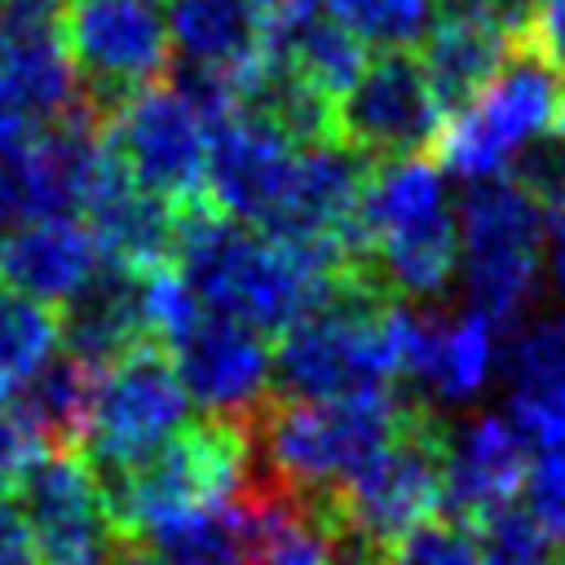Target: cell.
Wrapping results in <instances>:
<instances>
[{
    "mask_svg": "<svg viewBox=\"0 0 565 565\" xmlns=\"http://www.w3.org/2000/svg\"><path fill=\"white\" fill-rule=\"evenodd\" d=\"M172 269L203 313L243 322L260 335H282L358 265L331 247L287 243L194 203L181 212Z\"/></svg>",
    "mask_w": 565,
    "mask_h": 565,
    "instance_id": "1",
    "label": "cell"
},
{
    "mask_svg": "<svg viewBox=\"0 0 565 565\" xmlns=\"http://www.w3.org/2000/svg\"><path fill=\"white\" fill-rule=\"evenodd\" d=\"M393 300L362 274L349 269L322 305L291 322L274 349V393L287 402H344L393 393Z\"/></svg>",
    "mask_w": 565,
    "mask_h": 565,
    "instance_id": "2",
    "label": "cell"
},
{
    "mask_svg": "<svg viewBox=\"0 0 565 565\" xmlns=\"http://www.w3.org/2000/svg\"><path fill=\"white\" fill-rule=\"evenodd\" d=\"M411 402L397 393L344 402H269L252 424V463L265 481L331 503L344 481L393 437Z\"/></svg>",
    "mask_w": 565,
    "mask_h": 565,
    "instance_id": "3",
    "label": "cell"
},
{
    "mask_svg": "<svg viewBox=\"0 0 565 565\" xmlns=\"http://www.w3.org/2000/svg\"><path fill=\"white\" fill-rule=\"evenodd\" d=\"M256 463H252V437L243 424H185L172 441H163L141 463L102 477L110 521L119 534H154L194 516L230 512V503L247 490Z\"/></svg>",
    "mask_w": 565,
    "mask_h": 565,
    "instance_id": "4",
    "label": "cell"
},
{
    "mask_svg": "<svg viewBox=\"0 0 565 565\" xmlns=\"http://www.w3.org/2000/svg\"><path fill=\"white\" fill-rule=\"evenodd\" d=\"M455 216L463 309L494 331H516L539 296L547 212L512 177H490L468 185Z\"/></svg>",
    "mask_w": 565,
    "mask_h": 565,
    "instance_id": "5",
    "label": "cell"
},
{
    "mask_svg": "<svg viewBox=\"0 0 565 565\" xmlns=\"http://www.w3.org/2000/svg\"><path fill=\"white\" fill-rule=\"evenodd\" d=\"M556 110L561 71L521 40L490 75V84L446 119L437 137V163L446 168V177H459L468 185L508 177L512 163L556 128Z\"/></svg>",
    "mask_w": 565,
    "mask_h": 565,
    "instance_id": "6",
    "label": "cell"
},
{
    "mask_svg": "<svg viewBox=\"0 0 565 565\" xmlns=\"http://www.w3.org/2000/svg\"><path fill=\"white\" fill-rule=\"evenodd\" d=\"M441 415L406 406L393 437L331 499L335 525L362 552H388L441 508Z\"/></svg>",
    "mask_w": 565,
    "mask_h": 565,
    "instance_id": "7",
    "label": "cell"
},
{
    "mask_svg": "<svg viewBox=\"0 0 565 565\" xmlns=\"http://www.w3.org/2000/svg\"><path fill=\"white\" fill-rule=\"evenodd\" d=\"M185 419L190 397L177 380V366L159 344L146 340L97 371L79 450L97 477H110L172 441Z\"/></svg>",
    "mask_w": 565,
    "mask_h": 565,
    "instance_id": "8",
    "label": "cell"
},
{
    "mask_svg": "<svg viewBox=\"0 0 565 565\" xmlns=\"http://www.w3.org/2000/svg\"><path fill=\"white\" fill-rule=\"evenodd\" d=\"M393 366L397 380L411 384V402L450 419V411H468L499 375L503 349L499 331L472 309L441 313L437 305H402L388 309Z\"/></svg>",
    "mask_w": 565,
    "mask_h": 565,
    "instance_id": "9",
    "label": "cell"
},
{
    "mask_svg": "<svg viewBox=\"0 0 565 565\" xmlns=\"http://www.w3.org/2000/svg\"><path fill=\"white\" fill-rule=\"evenodd\" d=\"M106 146L115 163L146 185L150 194L168 199L172 207H194L203 199L207 181V119L194 110V102L168 79L146 84L115 102L102 115Z\"/></svg>",
    "mask_w": 565,
    "mask_h": 565,
    "instance_id": "10",
    "label": "cell"
},
{
    "mask_svg": "<svg viewBox=\"0 0 565 565\" xmlns=\"http://www.w3.org/2000/svg\"><path fill=\"white\" fill-rule=\"evenodd\" d=\"M57 31L84 102L102 115L172 66L159 0H62Z\"/></svg>",
    "mask_w": 565,
    "mask_h": 565,
    "instance_id": "11",
    "label": "cell"
},
{
    "mask_svg": "<svg viewBox=\"0 0 565 565\" xmlns=\"http://www.w3.org/2000/svg\"><path fill=\"white\" fill-rule=\"evenodd\" d=\"M441 128L446 110L411 53L366 57L353 88L335 102V137L366 163L424 154V146H437Z\"/></svg>",
    "mask_w": 565,
    "mask_h": 565,
    "instance_id": "12",
    "label": "cell"
},
{
    "mask_svg": "<svg viewBox=\"0 0 565 565\" xmlns=\"http://www.w3.org/2000/svg\"><path fill=\"white\" fill-rule=\"evenodd\" d=\"M296 150L300 146L278 124L247 106L216 115L207 124V207L238 225L274 234L296 177Z\"/></svg>",
    "mask_w": 565,
    "mask_h": 565,
    "instance_id": "13",
    "label": "cell"
},
{
    "mask_svg": "<svg viewBox=\"0 0 565 565\" xmlns=\"http://www.w3.org/2000/svg\"><path fill=\"white\" fill-rule=\"evenodd\" d=\"M18 499L40 565H102L119 539L102 477L79 450H49L18 486Z\"/></svg>",
    "mask_w": 565,
    "mask_h": 565,
    "instance_id": "14",
    "label": "cell"
},
{
    "mask_svg": "<svg viewBox=\"0 0 565 565\" xmlns=\"http://www.w3.org/2000/svg\"><path fill=\"white\" fill-rule=\"evenodd\" d=\"M177 380L190 397V406L203 411V419L221 424H252L274 393V349L269 335L203 313L177 344H172Z\"/></svg>",
    "mask_w": 565,
    "mask_h": 565,
    "instance_id": "15",
    "label": "cell"
},
{
    "mask_svg": "<svg viewBox=\"0 0 565 565\" xmlns=\"http://www.w3.org/2000/svg\"><path fill=\"white\" fill-rule=\"evenodd\" d=\"M530 441L508 411H463L441 424V508L481 525L516 503L530 472Z\"/></svg>",
    "mask_w": 565,
    "mask_h": 565,
    "instance_id": "16",
    "label": "cell"
},
{
    "mask_svg": "<svg viewBox=\"0 0 565 565\" xmlns=\"http://www.w3.org/2000/svg\"><path fill=\"white\" fill-rule=\"evenodd\" d=\"M230 521L247 547V565H344L353 552L331 503L300 499L260 472L230 503Z\"/></svg>",
    "mask_w": 565,
    "mask_h": 565,
    "instance_id": "17",
    "label": "cell"
},
{
    "mask_svg": "<svg viewBox=\"0 0 565 565\" xmlns=\"http://www.w3.org/2000/svg\"><path fill=\"white\" fill-rule=\"evenodd\" d=\"M79 221L88 225L102 265L115 269H159L172 265L177 252V230H181V207H172L168 199L150 194L146 185H137L110 154V163L102 168V177L93 181Z\"/></svg>",
    "mask_w": 565,
    "mask_h": 565,
    "instance_id": "18",
    "label": "cell"
},
{
    "mask_svg": "<svg viewBox=\"0 0 565 565\" xmlns=\"http://www.w3.org/2000/svg\"><path fill=\"white\" fill-rule=\"evenodd\" d=\"M102 269V252L79 216H26L0 234V282L35 305H71Z\"/></svg>",
    "mask_w": 565,
    "mask_h": 565,
    "instance_id": "19",
    "label": "cell"
},
{
    "mask_svg": "<svg viewBox=\"0 0 565 565\" xmlns=\"http://www.w3.org/2000/svg\"><path fill=\"white\" fill-rule=\"evenodd\" d=\"M508 415L525 433L530 450L565 433V313L525 318L503 349Z\"/></svg>",
    "mask_w": 565,
    "mask_h": 565,
    "instance_id": "20",
    "label": "cell"
},
{
    "mask_svg": "<svg viewBox=\"0 0 565 565\" xmlns=\"http://www.w3.org/2000/svg\"><path fill=\"white\" fill-rule=\"evenodd\" d=\"M0 102L35 124L88 106L57 26H0Z\"/></svg>",
    "mask_w": 565,
    "mask_h": 565,
    "instance_id": "21",
    "label": "cell"
},
{
    "mask_svg": "<svg viewBox=\"0 0 565 565\" xmlns=\"http://www.w3.org/2000/svg\"><path fill=\"white\" fill-rule=\"evenodd\" d=\"M62 344L88 366H110L128 349L146 344L141 327V274L102 265L97 278L66 305L62 313Z\"/></svg>",
    "mask_w": 565,
    "mask_h": 565,
    "instance_id": "22",
    "label": "cell"
},
{
    "mask_svg": "<svg viewBox=\"0 0 565 565\" xmlns=\"http://www.w3.org/2000/svg\"><path fill=\"white\" fill-rule=\"evenodd\" d=\"M512 44H521V40H512L486 22H472V18H437L433 22V31L419 40V66H424L446 119L490 84V75L503 66Z\"/></svg>",
    "mask_w": 565,
    "mask_h": 565,
    "instance_id": "23",
    "label": "cell"
},
{
    "mask_svg": "<svg viewBox=\"0 0 565 565\" xmlns=\"http://www.w3.org/2000/svg\"><path fill=\"white\" fill-rule=\"evenodd\" d=\"M93 384H97V366L79 362L75 353H57L13 402L35 424V433L44 437L49 450H79Z\"/></svg>",
    "mask_w": 565,
    "mask_h": 565,
    "instance_id": "24",
    "label": "cell"
},
{
    "mask_svg": "<svg viewBox=\"0 0 565 565\" xmlns=\"http://www.w3.org/2000/svg\"><path fill=\"white\" fill-rule=\"evenodd\" d=\"M62 349V318L49 305L0 296V402L18 397Z\"/></svg>",
    "mask_w": 565,
    "mask_h": 565,
    "instance_id": "25",
    "label": "cell"
},
{
    "mask_svg": "<svg viewBox=\"0 0 565 565\" xmlns=\"http://www.w3.org/2000/svg\"><path fill=\"white\" fill-rule=\"evenodd\" d=\"M274 49H278V57H282L309 88H318L331 106L353 88V79H358L362 66H366V49H362L340 22H331V18L305 22L300 31H291L287 40H278Z\"/></svg>",
    "mask_w": 565,
    "mask_h": 565,
    "instance_id": "26",
    "label": "cell"
},
{
    "mask_svg": "<svg viewBox=\"0 0 565 565\" xmlns=\"http://www.w3.org/2000/svg\"><path fill=\"white\" fill-rule=\"evenodd\" d=\"M331 22H340L362 49L411 53L437 22V0H327Z\"/></svg>",
    "mask_w": 565,
    "mask_h": 565,
    "instance_id": "27",
    "label": "cell"
},
{
    "mask_svg": "<svg viewBox=\"0 0 565 565\" xmlns=\"http://www.w3.org/2000/svg\"><path fill=\"white\" fill-rule=\"evenodd\" d=\"M146 543L159 552L163 565H247V547L230 521V512L194 516L168 530L146 534Z\"/></svg>",
    "mask_w": 565,
    "mask_h": 565,
    "instance_id": "28",
    "label": "cell"
},
{
    "mask_svg": "<svg viewBox=\"0 0 565 565\" xmlns=\"http://www.w3.org/2000/svg\"><path fill=\"white\" fill-rule=\"evenodd\" d=\"M472 530L481 539L486 565H561L556 539L530 516L525 503H508Z\"/></svg>",
    "mask_w": 565,
    "mask_h": 565,
    "instance_id": "29",
    "label": "cell"
},
{
    "mask_svg": "<svg viewBox=\"0 0 565 565\" xmlns=\"http://www.w3.org/2000/svg\"><path fill=\"white\" fill-rule=\"evenodd\" d=\"M199 318H203V305L194 300V291L181 282V274L172 265L141 274V327H146L150 344L172 349Z\"/></svg>",
    "mask_w": 565,
    "mask_h": 565,
    "instance_id": "30",
    "label": "cell"
},
{
    "mask_svg": "<svg viewBox=\"0 0 565 565\" xmlns=\"http://www.w3.org/2000/svg\"><path fill=\"white\" fill-rule=\"evenodd\" d=\"M388 565H486L481 539L472 525L455 521V516H433L424 525H415L411 534H402L388 556Z\"/></svg>",
    "mask_w": 565,
    "mask_h": 565,
    "instance_id": "31",
    "label": "cell"
},
{
    "mask_svg": "<svg viewBox=\"0 0 565 565\" xmlns=\"http://www.w3.org/2000/svg\"><path fill=\"white\" fill-rule=\"evenodd\" d=\"M525 508H530V516H534L552 539L565 534V433L530 455Z\"/></svg>",
    "mask_w": 565,
    "mask_h": 565,
    "instance_id": "32",
    "label": "cell"
},
{
    "mask_svg": "<svg viewBox=\"0 0 565 565\" xmlns=\"http://www.w3.org/2000/svg\"><path fill=\"white\" fill-rule=\"evenodd\" d=\"M543 212L565 203V137L552 128L547 137H539L508 172Z\"/></svg>",
    "mask_w": 565,
    "mask_h": 565,
    "instance_id": "33",
    "label": "cell"
},
{
    "mask_svg": "<svg viewBox=\"0 0 565 565\" xmlns=\"http://www.w3.org/2000/svg\"><path fill=\"white\" fill-rule=\"evenodd\" d=\"M49 455L44 437L35 433V424L22 415V406L9 397L0 402V494L18 490L26 481V472Z\"/></svg>",
    "mask_w": 565,
    "mask_h": 565,
    "instance_id": "34",
    "label": "cell"
},
{
    "mask_svg": "<svg viewBox=\"0 0 565 565\" xmlns=\"http://www.w3.org/2000/svg\"><path fill=\"white\" fill-rule=\"evenodd\" d=\"M525 44H534L565 75V0H530Z\"/></svg>",
    "mask_w": 565,
    "mask_h": 565,
    "instance_id": "35",
    "label": "cell"
},
{
    "mask_svg": "<svg viewBox=\"0 0 565 565\" xmlns=\"http://www.w3.org/2000/svg\"><path fill=\"white\" fill-rule=\"evenodd\" d=\"M247 4L256 9L265 35L278 44V40H287L291 31H300L305 22H313L322 0H247Z\"/></svg>",
    "mask_w": 565,
    "mask_h": 565,
    "instance_id": "36",
    "label": "cell"
},
{
    "mask_svg": "<svg viewBox=\"0 0 565 565\" xmlns=\"http://www.w3.org/2000/svg\"><path fill=\"white\" fill-rule=\"evenodd\" d=\"M0 565H40L31 534L22 525V512L0 494Z\"/></svg>",
    "mask_w": 565,
    "mask_h": 565,
    "instance_id": "37",
    "label": "cell"
},
{
    "mask_svg": "<svg viewBox=\"0 0 565 565\" xmlns=\"http://www.w3.org/2000/svg\"><path fill=\"white\" fill-rule=\"evenodd\" d=\"M543 269H547V282H552L556 300L565 305V203L547 212V230H543Z\"/></svg>",
    "mask_w": 565,
    "mask_h": 565,
    "instance_id": "38",
    "label": "cell"
},
{
    "mask_svg": "<svg viewBox=\"0 0 565 565\" xmlns=\"http://www.w3.org/2000/svg\"><path fill=\"white\" fill-rule=\"evenodd\" d=\"M102 565H163V561H159V552H154L146 539H137V534H119V539L110 543V552H106Z\"/></svg>",
    "mask_w": 565,
    "mask_h": 565,
    "instance_id": "39",
    "label": "cell"
},
{
    "mask_svg": "<svg viewBox=\"0 0 565 565\" xmlns=\"http://www.w3.org/2000/svg\"><path fill=\"white\" fill-rule=\"evenodd\" d=\"M22 221V194H18V181L9 172V163L0 159V234L13 230Z\"/></svg>",
    "mask_w": 565,
    "mask_h": 565,
    "instance_id": "40",
    "label": "cell"
},
{
    "mask_svg": "<svg viewBox=\"0 0 565 565\" xmlns=\"http://www.w3.org/2000/svg\"><path fill=\"white\" fill-rule=\"evenodd\" d=\"M344 565H388L380 552H362V547H353L349 556H344Z\"/></svg>",
    "mask_w": 565,
    "mask_h": 565,
    "instance_id": "41",
    "label": "cell"
},
{
    "mask_svg": "<svg viewBox=\"0 0 565 565\" xmlns=\"http://www.w3.org/2000/svg\"><path fill=\"white\" fill-rule=\"evenodd\" d=\"M556 132L565 137V93H561V110H556Z\"/></svg>",
    "mask_w": 565,
    "mask_h": 565,
    "instance_id": "42",
    "label": "cell"
},
{
    "mask_svg": "<svg viewBox=\"0 0 565 565\" xmlns=\"http://www.w3.org/2000/svg\"><path fill=\"white\" fill-rule=\"evenodd\" d=\"M0 26H4V0H0Z\"/></svg>",
    "mask_w": 565,
    "mask_h": 565,
    "instance_id": "43",
    "label": "cell"
},
{
    "mask_svg": "<svg viewBox=\"0 0 565 565\" xmlns=\"http://www.w3.org/2000/svg\"><path fill=\"white\" fill-rule=\"evenodd\" d=\"M561 565H565V552H561Z\"/></svg>",
    "mask_w": 565,
    "mask_h": 565,
    "instance_id": "44",
    "label": "cell"
}]
</instances>
